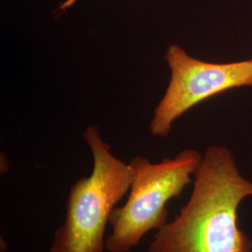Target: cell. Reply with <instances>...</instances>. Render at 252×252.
<instances>
[{"mask_svg": "<svg viewBox=\"0 0 252 252\" xmlns=\"http://www.w3.org/2000/svg\"><path fill=\"white\" fill-rule=\"evenodd\" d=\"M83 138L90 148L93 169L70 187L65 218L55 230L49 252H104L110 214L130 189L129 163L112 153L99 130L88 126Z\"/></svg>", "mask_w": 252, "mask_h": 252, "instance_id": "7a4b0ae2", "label": "cell"}, {"mask_svg": "<svg viewBox=\"0 0 252 252\" xmlns=\"http://www.w3.org/2000/svg\"><path fill=\"white\" fill-rule=\"evenodd\" d=\"M202 157L196 150L186 149L175 158H164L159 162L142 156L132 158L128 162L132 172L128 198L110 214L111 233L106 239V250L130 252L145 234L162 228L167 222L166 204L193 182L191 177Z\"/></svg>", "mask_w": 252, "mask_h": 252, "instance_id": "3957f363", "label": "cell"}, {"mask_svg": "<svg viewBox=\"0 0 252 252\" xmlns=\"http://www.w3.org/2000/svg\"><path fill=\"white\" fill-rule=\"evenodd\" d=\"M164 59L171 79L150 123L154 136H167L174 122L202 101L224 91L252 86V60L208 63L190 56L177 44L167 48Z\"/></svg>", "mask_w": 252, "mask_h": 252, "instance_id": "277c9868", "label": "cell"}, {"mask_svg": "<svg viewBox=\"0 0 252 252\" xmlns=\"http://www.w3.org/2000/svg\"><path fill=\"white\" fill-rule=\"evenodd\" d=\"M251 60H252V59H251Z\"/></svg>", "mask_w": 252, "mask_h": 252, "instance_id": "8992f818", "label": "cell"}, {"mask_svg": "<svg viewBox=\"0 0 252 252\" xmlns=\"http://www.w3.org/2000/svg\"><path fill=\"white\" fill-rule=\"evenodd\" d=\"M193 178L189 201L156 231L147 252H252L237 210L252 196V181L242 177L231 151L208 147Z\"/></svg>", "mask_w": 252, "mask_h": 252, "instance_id": "6da1fadb", "label": "cell"}, {"mask_svg": "<svg viewBox=\"0 0 252 252\" xmlns=\"http://www.w3.org/2000/svg\"><path fill=\"white\" fill-rule=\"evenodd\" d=\"M78 1H80V0H63V2L60 4L58 10L63 11L65 9H69V8L74 6Z\"/></svg>", "mask_w": 252, "mask_h": 252, "instance_id": "5b68a950", "label": "cell"}]
</instances>
